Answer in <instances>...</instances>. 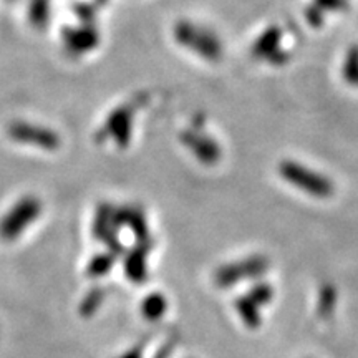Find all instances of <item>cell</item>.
<instances>
[{"instance_id": "16", "label": "cell", "mask_w": 358, "mask_h": 358, "mask_svg": "<svg viewBox=\"0 0 358 358\" xmlns=\"http://www.w3.org/2000/svg\"><path fill=\"white\" fill-rule=\"evenodd\" d=\"M115 257H116L115 254H111L110 250L108 252L98 254V256H95L88 262V268H87L88 275L93 277V279H98V277L108 274L115 266Z\"/></svg>"}, {"instance_id": "10", "label": "cell", "mask_w": 358, "mask_h": 358, "mask_svg": "<svg viewBox=\"0 0 358 358\" xmlns=\"http://www.w3.org/2000/svg\"><path fill=\"white\" fill-rule=\"evenodd\" d=\"M127 226L136 236L138 243H146L150 239V231H148V222L145 213L140 208H133V206H124V208L115 209V227Z\"/></svg>"}, {"instance_id": "17", "label": "cell", "mask_w": 358, "mask_h": 358, "mask_svg": "<svg viewBox=\"0 0 358 358\" xmlns=\"http://www.w3.org/2000/svg\"><path fill=\"white\" fill-rule=\"evenodd\" d=\"M342 77L348 85L358 87V47H352L348 50L342 66Z\"/></svg>"}, {"instance_id": "15", "label": "cell", "mask_w": 358, "mask_h": 358, "mask_svg": "<svg viewBox=\"0 0 358 358\" xmlns=\"http://www.w3.org/2000/svg\"><path fill=\"white\" fill-rule=\"evenodd\" d=\"M29 20L37 30H43L50 20V0H30Z\"/></svg>"}, {"instance_id": "12", "label": "cell", "mask_w": 358, "mask_h": 358, "mask_svg": "<svg viewBox=\"0 0 358 358\" xmlns=\"http://www.w3.org/2000/svg\"><path fill=\"white\" fill-rule=\"evenodd\" d=\"M347 0H313V3L307 8L306 19L312 27H320L327 12H335L345 7Z\"/></svg>"}, {"instance_id": "19", "label": "cell", "mask_w": 358, "mask_h": 358, "mask_svg": "<svg viewBox=\"0 0 358 358\" xmlns=\"http://www.w3.org/2000/svg\"><path fill=\"white\" fill-rule=\"evenodd\" d=\"M248 297L256 306H267L272 301V297H274V289H272L271 284H256L250 289Z\"/></svg>"}, {"instance_id": "23", "label": "cell", "mask_w": 358, "mask_h": 358, "mask_svg": "<svg viewBox=\"0 0 358 358\" xmlns=\"http://www.w3.org/2000/svg\"><path fill=\"white\" fill-rule=\"evenodd\" d=\"M106 2H108V0H95V3H96L98 7H100V6H105Z\"/></svg>"}, {"instance_id": "9", "label": "cell", "mask_w": 358, "mask_h": 358, "mask_svg": "<svg viewBox=\"0 0 358 358\" xmlns=\"http://www.w3.org/2000/svg\"><path fill=\"white\" fill-rule=\"evenodd\" d=\"M280 38H282V30L279 27H268L267 30H264L261 37L256 40V43L250 48L252 57L262 58V60L271 62L274 65H282L289 60V53L284 52L280 48Z\"/></svg>"}, {"instance_id": "20", "label": "cell", "mask_w": 358, "mask_h": 358, "mask_svg": "<svg viewBox=\"0 0 358 358\" xmlns=\"http://www.w3.org/2000/svg\"><path fill=\"white\" fill-rule=\"evenodd\" d=\"M96 3H87V2H78L73 6V13L78 17V20L82 24H93L96 19Z\"/></svg>"}, {"instance_id": "8", "label": "cell", "mask_w": 358, "mask_h": 358, "mask_svg": "<svg viewBox=\"0 0 358 358\" xmlns=\"http://www.w3.org/2000/svg\"><path fill=\"white\" fill-rule=\"evenodd\" d=\"M62 42L70 55H85L95 50L100 43V34L93 24H80L78 27H65L62 30Z\"/></svg>"}, {"instance_id": "7", "label": "cell", "mask_w": 358, "mask_h": 358, "mask_svg": "<svg viewBox=\"0 0 358 358\" xmlns=\"http://www.w3.org/2000/svg\"><path fill=\"white\" fill-rule=\"evenodd\" d=\"M181 141L204 166H214L222 158V151L219 148L217 141L214 138L208 136V134H204L203 131H198V129L182 131Z\"/></svg>"}, {"instance_id": "5", "label": "cell", "mask_w": 358, "mask_h": 358, "mask_svg": "<svg viewBox=\"0 0 358 358\" xmlns=\"http://www.w3.org/2000/svg\"><path fill=\"white\" fill-rule=\"evenodd\" d=\"M7 134L20 145H30L45 151H55L62 145V138L57 131L35 123L13 122L7 127Z\"/></svg>"}, {"instance_id": "11", "label": "cell", "mask_w": 358, "mask_h": 358, "mask_svg": "<svg viewBox=\"0 0 358 358\" xmlns=\"http://www.w3.org/2000/svg\"><path fill=\"white\" fill-rule=\"evenodd\" d=\"M151 249V241L138 243L124 257V274L133 284H143L148 279V252Z\"/></svg>"}, {"instance_id": "1", "label": "cell", "mask_w": 358, "mask_h": 358, "mask_svg": "<svg viewBox=\"0 0 358 358\" xmlns=\"http://www.w3.org/2000/svg\"><path fill=\"white\" fill-rule=\"evenodd\" d=\"M174 38L179 45L189 48L204 60L219 62L222 58V43L219 42L216 35L192 22H178L174 25Z\"/></svg>"}, {"instance_id": "13", "label": "cell", "mask_w": 358, "mask_h": 358, "mask_svg": "<svg viewBox=\"0 0 358 358\" xmlns=\"http://www.w3.org/2000/svg\"><path fill=\"white\" fill-rule=\"evenodd\" d=\"M168 310V301L163 294L155 292L145 297L141 302V313L146 320L158 322Z\"/></svg>"}, {"instance_id": "24", "label": "cell", "mask_w": 358, "mask_h": 358, "mask_svg": "<svg viewBox=\"0 0 358 358\" xmlns=\"http://www.w3.org/2000/svg\"><path fill=\"white\" fill-rule=\"evenodd\" d=\"M10 2H13V0H10Z\"/></svg>"}, {"instance_id": "21", "label": "cell", "mask_w": 358, "mask_h": 358, "mask_svg": "<svg viewBox=\"0 0 358 358\" xmlns=\"http://www.w3.org/2000/svg\"><path fill=\"white\" fill-rule=\"evenodd\" d=\"M334 297H335L334 289L324 290V294H322V299H320V312L322 313H325L327 310H330V308L334 307Z\"/></svg>"}, {"instance_id": "3", "label": "cell", "mask_w": 358, "mask_h": 358, "mask_svg": "<svg viewBox=\"0 0 358 358\" xmlns=\"http://www.w3.org/2000/svg\"><path fill=\"white\" fill-rule=\"evenodd\" d=\"M42 213V203L35 196H25L0 219V237L15 241Z\"/></svg>"}, {"instance_id": "4", "label": "cell", "mask_w": 358, "mask_h": 358, "mask_svg": "<svg viewBox=\"0 0 358 358\" xmlns=\"http://www.w3.org/2000/svg\"><path fill=\"white\" fill-rule=\"evenodd\" d=\"M134 105L124 103V105L116 106L108 115L103 127L98 129L96 141L113 140L118 148H127L131 141L133 133V118H134Z\"/></svg>"}, {"instance_id": "22", "label": "cell", "mask_w": 358, "mask_h": 358, "mask_svg": "<svg viewBox=\"0 0 358 358\" xmlns=\"http://www.w3.org/2000/svg\"><path fill=\"white\" fill-rule=\"evenodd\" d=\"M120 358H143V350L141 347H136V348H131V350H128L127 353H123Z\"/></svg>"}, {"instance_id": "6", "label": "cell", "mask_w": 358, "mask_h": 358, "mask_svg": "<svg viewBox=\"0 0 358 358\" xmlns=\"http://www.w3.org/2000/svg\"><path fill=\"white\" fill-rule=\"evenodd\" d=\"M268 268V259L254 256L248 257L244 261L227 264L217 268L214 274V280L219 287H231V285L243 282L245 279H252V277L262 275Z\"/></svg>"}, {"instance_id": "14", "label": "cell", "mask_w": 358, "mask_h": 358, "mask_svg": "<svg viewBox=\"0 0 358 358\" xmlns=\"http://www.w3.org/2000/svg\"><path fill=\"white\" fill-rule=\"evenodd\" d=\"M234 307L241 319L249 329H257L261 325V312H259V306H256L249 297H239L236 299Z\"/></svg>"}, {"instance_id": "2", "label": "cell", "mask_w": 358, "mask_h": 358, "mask_svg": "<svg viewBox=\"0 0 358 358\" xmlns=\"http://www.w3.org/2000/svg\"><path fill=\"white\" fill-rule=\"evenodd\" d=\"M280 176L290 185L315 198H329L334 194V182L329 178L312 171L294 161H284L279 166Z\"/></svg>"}, {"instance_id": "18", "label": "cell", "mask_w": 358, "mask_h": 358, "mask_svg": "<svg viewBox=\"0 0 358 358\" xmlns=\"http://www.w3.org/2000/svg\"><path fill=\"white\" fill-rule=\"evenodd\" d=\"M103 299H105V290L101 287L92 289L87 294V297L83 299L82 306H80V313H82L83 317H92L93 313L100 308Z\"/></svg>"}]
</instances>
